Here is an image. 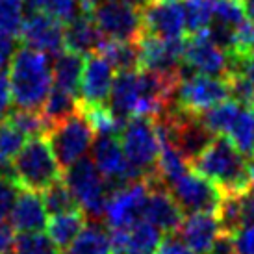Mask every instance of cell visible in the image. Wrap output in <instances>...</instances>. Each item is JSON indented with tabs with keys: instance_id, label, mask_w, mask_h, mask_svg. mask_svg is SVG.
<instances>
[{
	"instance_id": "ac0fdd59",
	"label": "cell",
	"mask_w": 254,
	"mask_h": 254,
	"mask_svg": "<svg viewBox=\"0 0 254 254\" xmlns=\"http://www.w3.org/2000/svg\"><path fill=\"white\" fill-rule=\"evenodd\" d=\"M115 80V69L106 58L95 52L85 56L82 85H80V104L82 106H106Z\"/></svg>"
},
{
	"instance_id": "52a82bcc",
	"label": "cell",
	"mask_w": 254,
	"mask_h": 254,
	"mask_svg": "<svg viewBox=\"0 0 254 254\" xmlns=\"http://www.w3.org/2000/svg\"><path fill=\"white\" fill-rule=\"evenodd\" d=\"M95 135L97 134L89 119L85 117L82 110H78L71 117L64 119L62 123H56L50 128L47 139L62 169H67L78 160H82L87 154V150H91Z\"/></svg>"
},
{
	"instance_id": "5bb4252c",
	"label": "cell",
	"mask_w": 254,
	"mask_h": 254,
	"mask_svg": "<svg viewBox=\"0 0 254 254\" xmlns=\"http://www.w3.org/2000/svg\"><path fill=\"white\" fill-rule=\"evenodd\" d=\"M184 43L186 39H162V37L143 34L139 37V69L182 76L184 71Z\"/></svg>"
},
{
	"instance_id": "6da1fadb",
	"label": "cell",
	"mask_w": 254,
	"mask_h": 254,
	"mask_svg": "<svg viewBox=\"0 0 254 254\" xmlns=\"http://www.w3.org/2000/svg\"><path fill=\"white\" fill-rule=\"evenodd\" d=\"M7 69L15 106L19 110H43L54 85L50 56L24 45L17 49Z\"/></svg>"
},
{
	"instance_id": "ab89813d",
	"label": "cell",
	"mask_w": 254,
	"mask_h": 254,
	"mask_svg": "<svg viewBox=\"0 0 254 254\" xmlns=\"http://www.w3.org/2000/svg\"><path fill=\"white\" fill-rule=\"evenodd\" d=\"M158 254H195V253L178 238L177 234H167V238H163L162 245L158 249Z\"/></svg>"
},
{
	"instance_id": "1f68e13d",
	"label": "cell",
	"mask_w": 254,
	"mask_h": 254,
	"mask_svg": "<svg viewBox=\"0 0 254 254\" xmlns=\"http://www.w3.org/2000/svg\"><path fill=\"white\" fill-rule=\"evenodd\" d=\"M13 254H62L49 234L22 232L15 236Z\"/></svg>"
},
{
	"instance_id": "d590c367",
	"label": "cell",
	"mask_w": 254,
	"mask_h": 254,
	"mask_svg": "<svg viewBox=\"0 0 254 254\" xmlns=\"http://www.w3.org/2000/svg\"><path fill=\"white\" fill-rule=\"evenodd\" d=\"M17 197H19V184L0 177V221H6L9 217Z\"/></svg>"
},
{
	"instance_id": "7dc6e473",
	"label": "cell",
	"mask_w": 254,
	"mask_h": 254,
	"mask_svg": "<svg viewBox=\"0 0 254 254\" xmlns=\"http://www.w3.org/2000/svg\"><path fill=\"white\" fill-rule=\"evenodd\" d=\"M251 162H254V156H253V160H251Z\"/></svg>"
},
{
	"instance_id": "f546056e",
	"label": "cell",
	"mask_w": 254,
	"mask_h": 254,
	"mask_svg": "<svg viewBox=\"0 0 254 254\" xmlns=\"http://www.w3.org/2000/svg\"><path fill=\"white\" fill-rule=\"evenodd\" d=\"M6 121H9L15 128H19L28 139H32V137H47L49 130L52 128L41 110L36 112V110H19L17 108V110L9 113V117Z\"/></svg>"
},
{
	"instance_id": "cb8c5ba5",
	"label": "cell",
	"mask_w": 254,
	"mask_h": 254,
	"mask_svg": "<svg viewBox=\"0 0 254 254\" xmlns=\"http://www.w3.org/2000/svg\"><path fill=\"white\" fill-rule=\"evenodd\" d=\"M85 60L82 54L72 50H62L58 56L52 58V78L54 85L62 87L64 91L71 93L74 97L80 95L82 74H84Z\"/></svg>"
},
{
	"instance_id": "7bdbcfd3",
	"label": "cell",
	"mask_w": 254,
	"mask_h": 254,
	"mask_svg": "<svg viewBox=\"0 0 254 254\" xmlns=\"http://www.w3.org/2000/svg\"><path fill=\"white\" fill-rule=\"evenodd\" d=\"M121 2H125V4H128L130 7L137 9V11H143V9L150 6L154 0H121Z\"/></svg>"
},
{
	"instance_id": "30bf717a",
	"label": "cell",
	"mask_w": 254,
	"mask_h": 254,
	"mask_svg": "<svg viewBox=\"0 0 254 254\" xmlns=\"http://www.w3.org/2000/svg\"><path fill=\"white\" fill-rule=\"evenodd\" d=\"M91 17L104 37L113 41L137 43L143 36L141 11L121 0H102L91 7Z\"/></svg>"
},
{
	"instance_id": "f35d334b",
	"label": "cell",
	"mask_w": 254,
	"mask_h": 254,
	"mask_svg": "<svg viewBox=\"0 0 254 254\" xmlns=\"http://www.w3.org/2000/svg\"><path fill=\"white\" fill-rule=\"evenodd\" d=\"M238 254H254V223L243 226L240 232L234 236Z\"/></svg>"
},
{
	"instance_id": "d6986e66",
	"label": "cell",
	"mask_w": 254,
	"mask_h": 254,
	"mask_svg": "<svg viewBox=\"0 0 254 254\" xmlns=\"http://www.w3.org/2000/svg\"><path fill=\"white\" fill-rule=\"evenodd\" d=\"M115 254H158L163 232L141 219L128 228H110Z\"/></svg>"
},
{
	"instance_id": "44dd1931",
	"label": "cell",
	"mask_w": 254,
	"mask_h": 254,
	"mask_svg": "<svg viewBox=\"0 0 254 254\" xmlns=\"http://www.w3.org/2000/svg\"><path fill=\"white\" fill-rule=\"evenodd\" d=\"M9 225L15 232H41L49 225V212L39 191L22 190L9 213Z\"/></svg>"
},
{
	"instance_id": "7c38bea8",
	"label": "cell",
	"mask_w": 254,
	"mask_h": 254,
	"mask_svg": "<svg viewBox=\"0 0 254 254\" xmlns=\"http://www.w3.org/2000/svg\"><path fill=\"white\" fill-rule=\"evenodd\" d=\"M148 197V184L145 178L132 180L110 191L106 202L108 228H128L145 217V204Z\"/></svg>"
},
{
	"instance_id": "f1b7e54d",
	"label": "cell",
	"mask_w": 254,
	"mask_h": 254,
	"mask_svg": "<svg viewBox=\"0 0 254 254\" xmlns=\"http://www.w3.org/2000/svg\"><path fill=\"white\" fill-rule=\"evenodd\" d=\"M186 32L190 36L202 34L213 21V0H182Z\"/></svg>"
},
{
	"instance_id": "e575fe53",
	"label": "cell",
	"mask_w": 254,
	"mask_h": 254,
	"mask_svg": "<svg viewBox=\"0 0 254 254\" xmlns=\"http://www.w3.org/2000/svg\"><path fill=\"white\" fill-rule=\"evenodd\" d=\"M24 0H0V30L19 36L24 22Z\"/></svg>"
},
{
	"instance_id": "f6af8a7d",
	"label": "cell",
	"mask_w": 254,
	"mask_h": 254,
	"mask_svg": "<svg viewBox=\"0 0 254 254\" xmlns=\"http://www.w3.org/2000/svg\"><path fill=\"white\" fill-rule=\"evenodd\" d=\"M241 4L245 7V13H247L249 21L254 22V0H241Z\"/></svg>"
},
{
	"instance_id": "60d3db41",
	"label": "cell",
	"mask_w": 254,
	"mask_h": 254,
	"mask_svg": "<svg viewBox=\"0 0 254 254\" xmlns=\"http://www.w3.org/2000/svg\"><path fill=\"white\" fill-rule=\"evenodd\" d=\"M210 254H238L236 251V241H234V236L230 234L221 232L217 236V240L213 243Z\"/></svg>"
},
{
	"instance_id": "7402d4cb",
	"label": "cell",
	"mask_w": 254,
	"mask_h": 254,
	"mask_svg": "<svg viewBox=\"0 0 254 254\" xmlns=\"http://www.w3.org/2000/svg\"><path fill=\"white\" fill-rule=\"evenodd\" d=\"M177 234L195 254H210L221 234V226L215 213H190L188 217H184Z\"/></svg>"
},
{
	"instance_id": "3957f363",
	"label": "cell",
	"mask_w": 254,
	"mask_h": 254,
	"mask_svg": "<svg viewBox=\"0 0 254 254\" xmlns=\"http://www.w3.org/2000/svg\"><path fill=\"white\" fill-rule=\"evenodd\" d=\"M13 169L17 184L22 190L39 193L64 178L62 165L58 163L47 137H32L24 143L21 152L15 156Z\"/></svg>"
},
{
	"instance_id": "4316f807",
	"label": "cell",
	"mask_w": 254,
	"mask_h": 254,
	"mask_svg": "<svg viewBox=\"0 0 254 254\" xmlns=\"http://www.w3.org/2000/svg\"><path fill=\"white\" fill-rule=\"evenodd\" d=\"M99 54L106 58L117 72L137 71L139 69V52H137L135 43L113 41V39L106 37L100 45Z\"/></svg>"
},
{
	"instance_id": "8fae6325",
	"label": "cell",
	"mask_w": 254,
	"mask_h": 254,
	"mask_svg": "<svg viewBox=\"0 0 254 254\" xmlns=\"http://www.w3.org/2000/svg\"><path fill=\"white\" fill-rule=\"evenodd\" d=\"M184 67L197 74L226 78L234 71V58L219 45H215L208 32H202L186 37Z\"/></svg>"
},
{
	"instance_id": "4fadbf2b",
	"label": "cell",
	"mask_w": 254,
	"mask_h": 254,
	"mask_svg": "<svg viewBox=\"0 0 254 254\" xmlns=\"http://www.w3.org/2000/svg\"><path fill=\"white\" fill-rule=\"evenodd\" d=\"M93 162L97 169L106 178L108 188L113 191L123 184L132 180H141V175L128 163L119 135L115 134H97L91 147Z\"/></svg>"
},
{
	"instance_id": "d6a6232c",
	"label": "cell",
	"mask_w": 254,
	"mask_h": 254,
	"mask_svg": "<svg viewBox=\"0 0 254 254\" xmlns=\"http://www.w3.org/2000/svg\"><path fill=\"white\" fill-rule=\"evenodd\" d=\"M28 137L9 121L0 123V163H13L15 156L21 152Z\"/></svg>"
},
{
	"instance_id": "74e56055",
	"label": "cell",
	"mask_w": 254,
	"mask_h": 254,
	"mask_svg": "<svg viewBox=\"0 0 254 254\" xmlns=\"http://www.w3.org/2000/svg\"><path fill=\"white\" fill-rule=\"evenodd\" d=\"M15 52H17L15 36L7 34L4 30H0V72H4L9 67Z\"/></svg>"
},
{
	"instance_id": "9c48e42d",
	"label": "cell",
	"mask_w": 254,
	"mask_h": 254,
	"mask_svg": "<svg viewBox=\"0 0 254 254\" xmlns=\"http://www.w3.org/2000/svg\"><path fill=\"white\" fill-rule=\"evenodd\" d=\"M173 198L188 213H215L223 198V191L197 171L186 169L167 184Z\"/></svg>"
},
{
	"instance_id": "603a6c76",
	"label": "cell",
	"mask_w": 254,
	"mask_h": 254,
	"mask_svg": "<svg viewBox=\"0 0 254 254\" xmlns=\"http://www.w3.org/2000/svg\"><path fill=\"white\" fill-rule=\"evenodd\" d=\"M106 37L99 30L91 11H82L71 22L65 24V49L78 52L82 56H89L99 52L100 45Z\"/></svg>"
},
{
	"instance_id": "83f0119b",
	"label": "cell",
	"mask_w": 254,
	"mask_h": 254,
	"mask_svg": "<svg viewBox=\"0 0 254 254\" xmlns=\"http://www.w3.org/2000/svg\"><path fill=\"white\" fill-rule=\"evenodd\" d=\"M78 110H80V100H78V97L64 91L62 87L52 85L49 99H47L41 112L47 117V121L50 123V127H54L56 123H62L64 119L71 117L72 113H76Z\"/></svg>"
},
{
	"instance_id": "ffe728a7",
	"label": "cell",
	"mask_w": 254,
	"mask_h": 254,
	"mask_svg": "<svg viewBox=\"0 0 254 254\" xmlns=\"http://www.w3.org/2000/svg\"><path fill=\"white\" fill-rule=\"evenodd\" d=\"M141 99V82L137 71H123L115 74L108 100V108L115 119L125 127L130 117H134Z\"/></svg>"
},
{
	"instance_id": "ee69618b",
	"label": "cell",
	"mask_w": 254,
	"mask_h": 254,
	"mask_svg": "<svg viewBox=\"0 0 254 254\" xmlns=\"http://www.w3.org/2000/svg\"><path fill=\"white\" fill-rule=\"evenodd\" d=\"M47 2H49V0H24L26 7H28V9H32V11H45Z\"/></svg>"
},
{
	"instance_id": "8d00e7d4",
	"label": "cell",
	"mask_w": 254,
	"mask_h": 254,
	"mask_svg": "<svg viewBox=\"0 0 254 254\" xmlns=\"http://www.w3.org/2000/svg\"><path fill=\"white\" fill-rule=\"evenodd\" d=\"M13 112V95H11V85L7 72H0V123L9 117Z\"/></svg>"
},
{
	"instance_id": "9a60e30c",
	"label": "cell",
	"mask_w": 254,
	"mask_h": 254,
	"mask_svg": "<svg viewBox=\"0 0 254 254\" xmlns=\"http://www.w3.org/2000/svg\"><path fill=\"white\" fill-rule=\"evenodd\" d=\"M148 184V197L145 204V221L156 228H160L163 234H177L184 221V212L178 202L173 198L169 188L165 186L158 171L154 175L145 178Z\"/></svg>"
},
{
	"instance_id": "4dcf8cb0",
	"label": "cell",
	"mask_w": 254,
	"mask_h": 254,
	"mask_svg": "<svg viewBox=\"0 0 254 254\" xmlns=\"http://www.w3.org/2000/svg\"><path fill=\"white\" fill-rule=\"evenodd\" d=\"M41 195H43V200H45V206H47V212L52 213V215L80 210L76 198L71 193V190L65 184L64 178L58 180L56 184H52L49 190L43 191Z\"/></svg>"
},
{
	"instance_id": "836d02e7",
	"label": "cell",
	"mask_w": 254,
	"mask_h": 254,
	"mask_svg": "<svg viewBox=\"0 0 254 254\" xmlns=\"http://www.w3.org/2000/svg\"><path fill=\"white\" fill-rule=\"evenodd\" d=\"M245 7L241 0H213V21L230 28H240L245 19Z\"/></svg>"
},
{
	"instance_id": "7a4b0ae2",
	"label": "cell",
	"mask_w": 254,
	"mask_h": 254,
	"mask_svg": "<svg viewBox=\"0 0 254 254\" xmlns=\"http://www.w3.org/2000/svg\"><path fill=\"white\" fill-rule=\"evenodd\" d=\"M191 169L215 184L223 193H240L253 186L251 163L226 135H215L204 152L191 162Z\"/></svg>"
},
{
	"instance_id": "5b68a950",
	"label": "cell",
	"mask_w": 254,
	"mask_h": 254,
	"mask_svg": "<svg viewBox=\"0 0 254 254\" xmlns=\"http://www.w3.org/2000/svg\"><path fill=\"white\" fill-rule=\"evenodd\" d=\"M64 180L76 198L80 210L85 213V217H91L93 221L104 219L110 188L106 178L97 169L93 158L84 156L82 160L72 163L71 167H67Z\"/></svg>"
},
{
	"instance_id": "484cf974",
	"label": "cell",
	"mask_w": 254,
	"mask_h": 254,
	"mask_svg": "<svg viewBox=\"0 0 254 254\" xmlns=\"http://www.w3.org/2000/svg\"><path fill=\"white\" fill-rule=\"evenodd\" d=\"M85 226V213L82 210H74V212L58 213L49 219V236L52 241L56 243L60 249L69 247L72 241L78 238V234L84 230Z\"/></svg>"
},
{
	"instance_id": "2e32d148",
	"label": "cell",
	"mask_w": 254,
	"mask_h": 254,
	"mask_svg": "<svg viewBox=\"0 0 254 254\" xmlns=\"http://www.w3.org/2000/svg\"><path fill=\"white\" fill-rule=\"evenodd\" d=\"M19 37L26 47L50 58L65 50V24L47 11H32L22 22Z\"/></svg>"
},
{
	"instance_id": "b9f144b4",
	"label": "cell",
	"mask_w": 254,
	"mask_h": 254,
	"mask_svg": "<svg viewBox=\"0 0 254 254\" xmlns=\"http://www.w3.org/2000/svg\"><path fill=\"white\" fill-rule=\"evenodd\" d=\"M13 228L11 225H6L4 221H0V254H9L13 251Z\"/></svg>"
},
{
	"instance_id": "d4e9b609",
	"label": "cell",
	"mask_w": 254,
	"mask_h": 254,
	"mask_svg": "<svg viewBox=\"0 0 254 254\" xmlns=\"http://www.w3.org/2000/svg\"><path fill=\"white\" fill-rule=\"evenodd\" d=\"M62 254H115L108 225L104 226L100 221H91Z\"/></svg>"
},
{
	"instance_id": "277c9868",
	"label": "cell",
	"mask_w": 254,
	"mask_h": 254,
	"mask_svg": "<svg viewBox=\"0 0 254 254\" xmlns=\"http://www.w3.org/2000/svg\"><path fill=\"white\" fill-rule=\"evenodd\" d=\"M200 121L215 135H226L243 156H254V106L228 99L198 113Z\"/></svg>"
},
{
	"instance_id": "ba28073f",
	"label": "cell",
	"mask_w": 254,
	"mask_h": 254,
	"mask_svg": "<svg viewBox=\"0 0 254 254\" xmlns=\"http://www.w3.org/2000/svg\"><path fill=\"white\" fill-rule=\"evenodd\" d=\"M228 99H230V89L226 78L197 74L184 67L180 82L175 89L173 106L193 113H202Z\"/></svg>"
},
{
	"instance_id": "e0dca14e",
	"label": "cell",
	"mask_w": 254,
	"mask_h": 254,
	"mask_svg": "<svg viewBox=\"0 0 254 254\" xmlns=\"http://www.w3.org/2000/svg\"><path fill=\"white\" fill-rule=\"evenodd\" d=\"M143 34L162 39H186L182 0H154L141 11Z\"/></svg>"
},
{
	"instance_id": "bcb514c9",
	"label": "cell",
	"mask_w": 254,
	"mask_h": 254,
	"mask_svg": "<svg viewBox=\"0 0 254 254\" xmlns=\"http://www.w3.org/2000/svg\"><path fill=\"white\" fill-rule=\"evenodd\" d=\"M99 2H102V0H80V4H82V7H84L85 11H91V7L97 6Z\"/></svg>"
},
{
	"instance_id": "8992f818",
	"label": "cell",
	"mask_w": 254,
	"mask_h": 254,
	"mask_svg": "<svg viewBox=\"0 0 254 254\" xmlns=\"http://www.w3.org/2000/svg\"><path fill=\"white\" fill-rule=\"evenodd\" d=\"M119 139L128 163L143 178L154 175L158 171V156H160V141H158L154 119L141 115L130 117L125 123V127L121 128Z\"/></svg>"
}]
</instances>
